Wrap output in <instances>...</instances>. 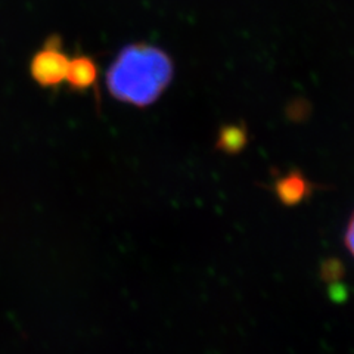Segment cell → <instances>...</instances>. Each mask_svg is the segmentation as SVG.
<instances>
[{
    "label": "cell",
    "instance_id": "3",
    "mask_svg": "<svg viewBox=\"0 0 354 354\" xmlns=\"http://www.w3.org/2000/svg\"><path fill=\"white\" fill-rule=\"evenodd\" d=\"M273 191L283 205L294 207L306 201L313 191V185L300 170H291L274 180Z\"/></svg>",
    "mask_w": 354,
    "mask_h": 354
},
{
    "label": "cell",
    "instance_id": "4",
    "mask_svg": "<svg viewBox=\"0 0 354 354\" xmlns=\"http://www.w3.org/2000/svg\"><path fill=\"white\" fill-rule=\"evenodd\" d=\"M97 79L96 62L87 57V55H75L70 58L68 73H66L65 82L73 87L74 91H87L92 87Z\"/></svg>",
    "mask_w": 354,
    "mask_h": 354
},
{
    "label": "cell",
    "instance_id": "6",
    "mask_svg": "<svg viewBox=\"0 0 354 354\" xmlns=\"http://www.w3.org/2000/svg\"><path fill=\"white\" fill-rule=\"evenodd\" d=\"M342 274H344V266L338 259H329L320 268V276H322L325 282L329 283H334L335 281L341 279Z\"/></svg>",
    "mask_w": 354,
    "mask_h": 354
},
{
    "label": "cell",
    "instance_id": "5",
    "mask_svg": "<svg viewBox=\"0 0 354 354\" xmlns=\"http://www.w3.org/2000/svg\"><path fill=\"white\" fill-rule=\"evenodd\" d=\"M248 143V130L243 124H225L218 130L216 149L229 155L239 153Z\"/></svg>",
    "mask_w": 354,
    "mask_h": 354
},
{
    "label": "cell",
    "instance_id": "1",
    "mask_svg": "<svg viewBox=\"0 0 354 354\" xmlns=\"http://www.w3.org/2000/svg\"><path fill=\"white\" fill-rule=\"evenodd\" d=\"M170 55L149 43H131L118 52L106 71V87L117 101L138 108L155 104L173 80Z\"/></svg>",
    "mask_w": 354,
    "mask_h": 354
},
{
    "label": "cell",
    "instance_id": "7",
    "mask_svg": "<svg viewBox=\"0 0 354 354\" xmlns=\"http://www.w3.org/2000/svg\"><path fill=\"white\" fill-rule=\"evenodd\" d=\"M344 243H346L348 252L354 257V213L351 214V217L348 220V225H347L346 234H344Z\"/></svg>",
    "mask_w": 354,
    "mask_h": 354
},
{
    "label": "cell",
    "instance_id": "2",
    "mask_svg": "<svg viewBox=\"0 0 354 354\" xmlns=\"http://www.w3.org/2000/svg\"><path fill=\"white\" fill-rule=\"evenodd\" d=\"M70 58L62 49L59 37H50L35 53L30 62V74L41 87H57L65 82Z\"/></svg>",
    "mask_w": 354,
    "mask_h": 354
}]
</instances>
